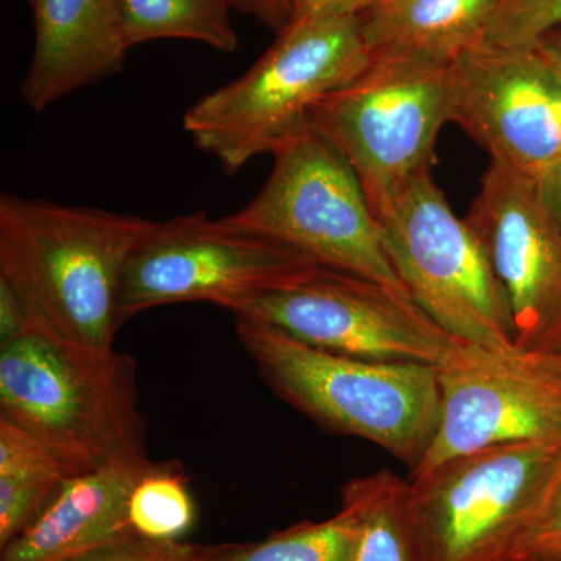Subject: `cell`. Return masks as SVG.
<instances>
[{
	"instance_id": "cell-1",
	"label": "cell",
	"mask_w": 561,
	"mask_h": 561,
	"mask_svg": "<svg viewBox=\"0 0 561 561\" xmlns=\"http://www.w3.org/2000/svg\"><path fill=\"white\" fill-rule=\"evenodd\" d=\"M157 221L44 198L0 195V278L31 321L81 345L113 348L122 275Z\"/></svg>"
},
{
	"instance_id": "cell-2",
	"label": "cell",
	"mask_w": 561,
	"mask_h": 561,
	"mask_svg": "<svg viewBox=\"0 0 561 561\" xmlns=\"http://www.w3.org/2000/svg\"><path fill=\"white\" fill-rule=\"evenodd\" d=\"M0 416L46 443L72 476L150 463L135 359L35 321L0 345Z\"/></svg>"
},
{
	"instance_id": "cell-3",
	"label": "cell",
	"mask_w": 561,
	"mask_h": 561,
	"mask_svg": "<svg viewBox=\"0 0 561 561\" xmlns=\"http://www.w3.org/2000/svg\"><path fill=\"white\" fill-rule=\"evenodd\" d=\"M236 319L239 342L280 400L323 430L375 443L419 470L440 424L438 367L351 359Z\"/></svg>"
},
{
	"instance_id": "cell-4",
	"label": "cell",
	"mask_w": 561,
	"mask_h": 561,
	"mask_svg": "<svg viewBox=\"0 0 561 561\" xmlns=\"http://www.w3.org/2000/svg\"><path fill=\"white\" fill-rule=\"evenodd\" d=\"M370 58L360 16L289 24L245 73L187 108L184 130L234 175L300 133L313 103L356 79Z\"/></svg>"
},
{
	"instance_id": "cell-5",
	"label": "cell",
	"mask_w": 561,
	"mask_h": 561,
	"mask_svg": "<svg viewBox=\"0 0 561 561\" xmlns=\"http://www.w3.org/2000/svg\"><path fill=\"white\" fill-rule=\"evenodd\" d=\"M561 467V442L490 446L412 476L426 561H516Z\"/></svg>"
},
{
	"instance_id": "cell-6",
	"label": "cell",
	"mask_w": 561,
	"mask_h": 561,
	"mask_svg": "<svg viewBox=\"0 0 561 561\" xmlns=\"http://www.w3.org/2000/svg\"><path fill=\"white\" fill-rule=\"evenodd\" d=\"M371 209L402 286L438 327L459 341L518 351L485 250L432 171L416 173Z\"/></svg>"
},
{
	"instance_id": "cell-7",
	"label": "cell",
	"mask_w": 561,
	"mask_h": 561,
	"mask_svg": "<svg viewBox=\"0 0 561 561\" xmlns=\"http://www.w3.org/2000/svg\"><path fill=\"white\" fill-rule=\"evenodd\" d=\"M273 158L262 190L224 217L228 224L300 251L320 267L408 291L383 247L367 194L334 144L308 122Z\"/></svg>"
},
{
	"instance_id": "cell-8",
	"label": "cell",
	"mask_w": 561,
	"mask_h": 561,
	"mask_svg": "<svg viewBox=\"0 0 561 561\" xmlns=\"http://www.w3.org/2000/svg\"><path fill=\"white\" fill-rule=\"evenodd\" d=\"M448 122L449 66L390 51H371L356 79L309 111V124L350 162L370 206L432 171Z\"/></svg>"
},
{
	"instance_id": "cell-9",
	"label": "cell",
	"mask_w": 561,
	"mask_h": 561,
	"mask_svg": "<svg viewBox=\"0 0 561 561\" xmlns=\"http://www.w3.org/2000/svg\"><path fill=\"white\" fill-rule=\"evenodd\" d=\"M319 267L300 251L203 210L157 221L125 265L121 321L175 302L206 301L236 312Z\"/></svg>"
},
{
	"instance_id": "cell-10",
	"label": "cell",
	"mask_w": 561,
	"mask_h": 561,
	"mask_svg": "<svg viewBox=\"0 0 561 561\" xmlns=\"http://www.w3.org/2000/svg\"><path fill=\"white\" fill-rule=\"evenodd\" d=\"M232 313L351 359L438 367L463 342L438 327L408 291L324 267Z\"/></svg>"
},
{
	"instance_id": "cell-11",
	"label": "cell",
	"mask_w": 561,
	"mask_h": 561,
	"mask_svg": "<svg viewBox=\"0 0 561 561\" xmlns=\"http://www.w3.org/2000/svg\"><path fill=\"white\" fill-rule=\"evenodd\" d=\"M442 416L424 470L478 449L561 442V365L553 356L460 342L438 365Z\"/></svg>"
},
{
	"instance_id": "cell-12",
	"label": "cell",
	"mask_w": 561,
	"mask_h": 561,
	"mask_svg": "<svg viewBox=\"0 0 561 561\" xmlns=\"http://www.w3.org/2000/svg\"><path fill=\"white\" fill-rule=\"evenodd\" d=\"M504 291L516 348L561 350V230L538 179L490 162L465 217Z\"/></svg>"
},
{
	"instance_id": "cell-13",
	"label": "cell",
	"mask_w": 561,
	"mask_h": 561,
	"mask_svg": "<svg viewBox=\"0 0 561 561\" xmlns=\"http://www.w3.org/2000/svg\"><path fill=\"white\" fill-rule=\"evenodd\" d=\"M451 122L491 162L540 179L561 160V81L534 46L482 41L449 65Z\"/></svg>"
},
{
	"instance_id": "cell-14",
	"label": "cell",
	"mask_w": 561,
	"mask_h": 561,
	"mask_svg": "<svg viewBox=\"0 0 561 561\" xmlns=\"http://www.w3.org/2000/svg\"><path fill=\"white\" fill-rule=\"evenodd\" d=\"M35 25L21 98L44 111L66 95L119 73L127 58L122 0H24Z\"/></svg>"
},
{
	"instance_id": "cell-15",
	"label": "cell",
	"mask_w": 561,
	"mask_h": 561,
	"mask_svg": "<svg viewBox=\"0 0 561 561\" xmlns=\"http://www.w3.org/2000/svg\"><path fill=\"white\" fill-rule=\"evenodd\" d=\"M151 465L69 476L32 523L0 548V561H65L135 534L128 502Z\"/></svg>"
},
{
	"instance_id": "cell-16",
	"label": "cell",
	"mask_w": 561,
	"mask_h": 561,
	"mask_svg": "<svg viewBox=\"0 0 561 561\" xmlns=\"http://www.w3.org/2000/svg\"><path fill=\"white\" fill-rule=\"evenodd\" d=\"M501 0H376L360 14L370 51L453 65L481 44Z\"/></svg>"
},
{
	"instance_id": "cell-17",
	"label": "cell",
	"mask_w": 561,
	"mask_h": 561,
	"mask_svg": "<svg viewBox=\"0 0 561 561\" xmlns=\"http://www.w3.org/2000/svg\"><path fill=\"white\" fill-rule=\"evenodd\" d=\"M343 507L356 519L354 561H426L413 522L409 482L390 470L342 486Z\"/></svg>"
},
{
	"instance_id": "cell-18",
	"label": "cell",
	"mask_w": 561,
	"mask_h": 561,
	"mask_svg": "<svg viewBox=\"0 0 561 561\" xmlns=\"http://www.w3.org/2000/svg\"><path fill=\"white\" fill-rule=\"evenodd\" d=\"M69 476L46 443L0 416V548L32 523Z\"/></svg>"
},
{
	"instance_id": "cell-19",
	"label": "cell",
	"mask_w": 561,
	"mask_h": 561,
	"mask_svg": "<svg viewBox=\"0 0 561 561\" xmlns=\"http://www.w3.org/2000/svg\"><path fill=\"white\" fill-rule=\"evenodd\" d=\"M234 0H122L130 49L153 39H187L220 51L238 49Z\"/></svg>"
},
{
	"instance_id": "cell-20",
	"label": "cell",
	"mask_w": 561,
	"mask_h": 561,
	"mask_svg": "<svg viewBox=\"0 0 561 561\" xmlns=\"http://www.w3.org/2000/svg\"><path fill=\"white\" fill-rule=\"evenodd\" d=\"M356 538V519L341 505L327 522L300 523L250 545L216 546L209 561H354Z\"/></svg>"
},
{
	"instance_id": "cell-21",
	"label": "cell",
	"mask_w": 561,
	"mask_h": 561,
	"mask_svg": "<svg viewBox=\"0 0 561 561\" xmlns=\"http://www.w3.org/2000/svg\"><path fill=\"white\" fill-rule=\"evenodd\" d=\"M133 530L147 540L179 541L195 523V502L186 476L172 465H151L128 502Z\"/></svg>"
},
{
	"instance_id": "cell-22",
	"label": "cell",
	"mask_w": 561,
	"mask_h": 561,
	"mask_svg": "<svg viewBox=\"0 0 561 561\" xmlns=\"http://www.w3.org/2000/svg\"><path fill=\"white\" fill-rule=\"evenodd\" d=\"M559 25L561 0H501L485 39L505 46H534Z\"/></svg>"
},
{
	"instance_id": "cell-23",
	"label": "cell",
	"mask_w": 561,
	"mask_h": 561,
	"mask_svg": "<svg viewBox=\"0 0 561 561\" xmlns=\"http://www.w3.org/2000/svg\"><path fill=\"white\" fill-rule=\"evenodd\" d=\"M516 561H561V467Z\"/></svg>"
},
{
	"instance_id": "cell-24",
	"label": "cell",
	"mask_w": 561,
	"mask_h": 561,
	"mask_svg": "<svg viewBox=\"0 0 561 561\" xmlns=\"http://www.w3.org/2000/svg\"><path fill=\"white\" fill-rule=\"evenodd\" d=\"M376 0H295L290 24L331 16H360Z\"/></svg>"
},
{
	"instance_id": "cell-25",
	"label": "cell",
	"mask_w": 561,
	"mask_h": 561,
	"mask_svg": "<svg viewBox=\"0 0 561 561\" xmlns=\"http://www.w3.org/2000/svg\"><path fill=\"white\" fill-rule=\"evenodd\" d=\"M158 545L160 542L147 540L135 531L121 540L65 561H144Z\"/></svg>"
},
{
	"instance_id": "cell-26",
	"label": "cell",
	"mask_w": 561,
	"mask_h": 561,
	"mask_svg": "<svg viewBox=\"0 0 561 561\" xmlns=\"http://www.w3.org/2000/svg\"><path fill=\"white\" fill-rule=\"evenodd\" d=\"M31 323L27 309L9 280L0 278V342L18 337Z\"/></svg>"
},
{
	"instance_id": "cell-27",
	"label": "cell",
	"mask_w": 561,
	"mask_h": 561,
	"mask_svg": "<svg viewBox=\"0 0 561 561\" xmlns=\"http://www.w3.org/2000/svg\"><path fill=\"white\" fill-rule=\"evenodd\" d=\"M295 0H234V10L256 18L265 27L280 33L290 24Z\"/></svg>"
},
{
	"instance_id": "cell-28",
	"label": "cell",
	"mask_w": 561,
	"mask_h": 561,
	"mask_svg": "<svg viewBox=\"0 0 561 561\" xmlns=\"http://www.w3.org/2000/svg\"><path fill=\"white\" fill-rule=\"evenodd\" d=\"M210 549L180 541L160 542L144 561H209Z\"/></svg>"
},
{
	"instance_id": "cell-29",
	"label": "cell",
	"mask_w": 561,
	"mask_h": 561,
	"mask_svg": "<svg viewBox=\"0 0 561 561\" xmlns=\"http://www.w3.org/2000/svg\"><path fill=\"white\" fill-rule=\"evenodd\" d=\"M541 197L561 230V160L538 179Z\"/></svg>"
},
{
	"instance_id": "cell-30",
	"label": "cell",
	"mask_w": 561,
	"mask_h": 561,
	"mask_svg": "<svg viewBox=\"0 0 561 561\" xmlns=\"http://www.w3.org/2000/svg\"><path fill=\"white\" fill-rule=\"evenodd\" d=\"M534 47L561 81V25L545 33Z\"/></svg>"
},
{
	"instance_id": "cell-31",
	"label": "cell",
	"mask_w": 561,
	"mask_h": 561,
	"mask_svg": "<svg viewBox=\"0 0 561 561\" xmlns=\"http://www.w3.org/2000/svg\"><path fill=\"white\" fill-rule=\"evenodd\" d=\"M557 360H559V362H560V365H561V350H560V353H559V354H557Z\"/></svg>"
}]
</instances>
